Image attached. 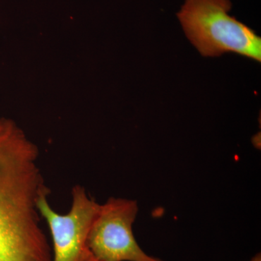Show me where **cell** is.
I'll list each match as a JSON object with an SVG mask.
<instances>
[{"instance_id": "obj_4", "label": "cell", "mask_w": 261, "mask_h": 261, "mask_svg": "<svg viewBox=\"0 0 261 261\" xmlns=\"http://www.w3.org/2000/svg\"><path fill=\"white\" fill-rule=\"evenodd\" d=\"M71 194V207L66 214L53 210L49 197H43L38 203L41 216L50 231L53 261H85L89 254L87 237L100 205L81 185L73 187Z\"/></svg>"}, {"instance_id": "obj_5", "label": "cell", "mask_w": 261, "mask_h": 261, "mask_svg": "<svg viewBox=\"0 0 261 261\" xmlns=\"http://www.w3.org/2000/svg\"><path fill=\"white\" fill-rule=\"evenodd\" d=\"M250 261H261L260 254H257L255 256L252 257Z\"/></svg>"}, {"instance_id": "obj_2", "label": "cell", "mask_w": 261, "mask_h": 261, "mask_svg": "<svg viewBox=\"0 0 261 261\" xmlns=\"http://www.w3.org/2000/svg\"><path fill=\"white\" fill-rule=\"evenodd\" d=\"M231 8L230 0H185L177 18L202 56L232 53L260 63V37L229 15Z\"/></svg>"}, {"instance_id": "obj_1", "label": "cell", "mask_w": 261, "mask_h": 261, "mask_svg": "<svg viewBox=\"0 0 261 261\" xmlns=\"http://www.w3.org/2000/svg\"><path fill=\"white\" fill-rule=\"evenodd\" d=\"M39 157L16 123L0 118V261H53L38 208L51 190Z\"/></svg>"}, {"instance_id": "obj_6", "label": "cell", "mask_w": 261, "mask_h": 261, "mask_svg": "<svg viewBox=\"0 0 261 261\" xmlns=\"http://www.w3.org/2000/svg\"><path fill=\"white\" fill-rule=\"evenodd\" d=\"M85 261H97L95 260V259L92 256V255L89 254L88 255V257H87V259H86Z\"/></svg>"}, {"instance_id": "obj_3", "label": "cell", "mask_w": 261, "mask_h": 261, "mask_svg": "<svg viewBox=\"0 0 261 261\" xmlns=\"http://www.w3.org/2000/svg\"><path fill=\"white\" fill-rule=\"evenodd\" d=\"M137 213V202L128 199L111 197L99 205L87 240L96 260L164 261L146 254L136 241L132 226Z\"/></svg>"}]
</instances>
